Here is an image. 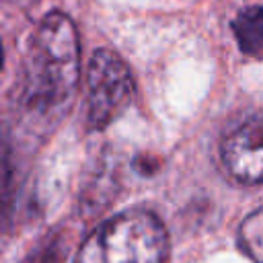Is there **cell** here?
<instances>
[{"label":"cell","instance_id":"7a4b0ae2","mask_svg":"<svg viewBox=\"0 0 263 263\" xmlns=\"http://www.w3.org/2000/svg\"><path fill=\"white\" fill-rule=\"evenodd\" d=\"M168 232L156 214L127 210L99 224L80 245L76 263H166Z\"/></svg>","mask_w":263,"mask_h":263},{"label":"cell","instance_id":"8992f818","mask_svg":"<svg viewBox=\"0 0 263 263\" xmlns=\"http://www.w3.org/2000/svg\"><path fill=\"white\" fill-rule=\"evenodd\" d=\"M240 249L255 263H263V205L249 214L238 228Z\"/></svg>","mask_w":263,"mask_h":263},{"label":"cell","instance_id":"277c9868","mask_svg":"<svg viewBox=\"0 0 263 263\" xmlns=\"http://www.w3.org/2000/svg\"><path fill=\"white\" fill-rule=\"evenodd\" d=\"M220 156L232 181L242 185L263 183V115L236 125L224 138Z\"/></svg>","mask_w":263,"mask_h":263},{"label":"cell","instance_id":"5b68a950","mask_svg":"<svg viewBox=\"0 0 263 263\" xmlns=\"http://www.w3.org/2000/svg\"><path fill=\"white\" fill-rule=\"evenodd\" d=\"M230 27L245 55L263 58V6L242 8Z\"/></svg>","mask_w":263,"mask_h":263},{"label":"cell","instance_id":"6da1fadb","mask_svg":"<svg viewBox=\"0 0 263 263\" xmlns=\"http://www.w3.org/2000/svg\"><path fill=\"white\" fill-rule=\"evenodd\" d=\"M80 76L78 33L70 16L47 14L29 45L16 88V113L31 134L51 132L68 113Z\"/></svg>","mask_w":263,"mask_h":263},{"label":"cell","instance_id":"3957f363","mask_svg":"<svg viewBox=\"0 0 263 263\" xmlns=\"http://www.w3.org/2000/svg\"><path fill=\"white\" fill-rule=\"evenodd\" d=\"M134 80L125 62L111 49H97L86 68V121L90 129H105L129 105Z\"/></svg>","mask_w":263,"mask_h":263}]
</instances>
